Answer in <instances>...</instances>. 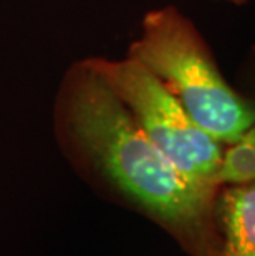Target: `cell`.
Instances as JSON below:
<instances>
[{"instance_id":"obj_6","label":"cell","mask_w":255,"mask_h":256,"mask_svg":"<svg viewBox=\"0 0 255 256\" xmlns=\"http://www.w3.org/2000/svg\"><path fill=\"white\" fill-rule=\"evenodd\" d=\"M217 2H229V4H235V5H242L248 2V0H217Z\"/></svg>"},{"instance_id":"obj_2","label":"cell","mask_w":255,"mask_h":256,"mask_svg":"<svg viewBox=\"0 0 255 256\" xmlns=\"http://www.w3.org/2000/svg\"><path fill=\"white\" fill-rule=\"evenodd\" d=\"M126 56L148 68L220 144L234 142L255 122V101L229 84L207 42L174 5L144 15Z\"/></svg>"},{"instance_id":"obj_5","label":"cell","mask_w":255,"mask_h":256,"mask_svg":"<svg viewBox=\"0 0 255 256\" xmlns=\"http://www.w3.org/2000/svg\"><path fill=\"white\" fill-rule=\"evenodd\" d=\"M255 182V122L234 142L224 146L217 170V185Z\"/></svg>"},{"instance_id":"obj_4","label":"cell","mask_w":255,"mask_h":256,"mask_svg":"<svg viewBox=\"0 0 255 256\" xmlns=\"http://www.w3.org/2000/svg\"><path fill=\"white\" fill-rule=\"evenodd\" d=\"M214 256H255V182L220 187Z\"/></svg>"},{"instance_id":"obj_1","label":"cell","mask_w":255,"mask_h":256,"mask_svg":"<svg viewBox=\"0 0 255 256\" xmlns=\"http://www.w3.org/2000/svg\"><path fill=\"white\" fill-rule=\"evenodd\" d=\"M53 122L60 142L108 192L164 228L189 256H214L217 194L171 164L88 58L65 72Z\"/></svg>"},{"instance_id":"obj_3","label":"cell","mask_w":255,"mask_h":256,"mask_svg":"<svg viewBox=\"0 0 255 256\" xmlns=\"http://www.w3.org/2000/svg\"><path fill=\"white\" fill-rule=\"evenodd\" d=\"M88 60L171 164L192 185L219 192L217 170L224 144L205 132L174 94L136 60Z\"/></svg>"},{"instance_id":"obj_7","label":"cell","mask_w":255,"mask_h":256,"mask_svg":"<svg viewBox=\"0 0 255 256\" xmlns=\"http://www.w3.org/2000/svg\"><path fill=\"white\" fill-rule=\"evenodd\" d=\"M253 101H255V100H253Z\"/></svg>"}]
</instances>
